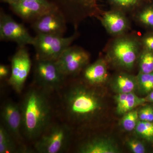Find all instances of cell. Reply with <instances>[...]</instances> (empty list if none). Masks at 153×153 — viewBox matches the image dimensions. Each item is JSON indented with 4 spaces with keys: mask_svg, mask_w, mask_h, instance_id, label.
<instances>
[{
    "mask_svg": "<svg viewBox=\"0 0 153 153\" xmlns=\"http://www.w3.org/2000/svg\"><path fill=\"white\" fill-rule=\"evenodd\" d=\"M115 6L122 9H129L137 5L142 0H109Z\"/></svg>",
    "mask_w": 153,
    "mask_h": 153,
    "instance_id": "d4e9b609",
    "label": "cell"
},
{
    "mask_svg": "<svg viewBox=\"0 0 153 153\" xmlns=\"http://www.w3.org/2000/svg\"><path fill=\"white\" fill-rule=\"evenodd\" d=\"M101 22L107 32L113 35L122 34L128 26L126 18L121 12L118 10L105 13L102 18Z\"/></svg>",
    "mask_w": 153,
    "mask_h": 153,
    "instance_id": "5bb4252c",
    "label": "cell"
},
{
    "mask_svg": "<svg viewBox=\"0 0 153 153\" xmlns=\"http://www.w3.org/2000/svg\"><path fill=\"white\" fill-rule=\"evenodd\" d=\"M8 5L11 10L18 16L31 23L55 7L50 3L36 1L18 2Z\"/></svg>",
    "mask_w": 153,
    "mask_h": 153,
    "instance_id": "7c38bea8",
    "label": "cell"
},
{
    "mask_svg": "<svg viewBox=\"0 0 153 153\" xmlns=\"http://www.w3.org/2000/svg\"><path fill=\"white\" fill-rule=\"evenodd\" d=\"M115 98L117 111L119 114H125L147 101L146 98L140 97L133 92L119 93Z\"/></svg>",
    "mask_w": 153,
    "mask_h": 153,
    "instance_id": "2e32d148",
    "label": "cell"
},
{
    "mask_svg": "<svg viewBox=\"0 0 153 153\" xmlns=\"http://www.w3.org/2000/svg\"><path fill=\"white\" fill-rule=\"evenodd\" d=\"M3 125L17 141L22 140V117L21 108L13 102H7L2 108Z\"/></svg>",
    "mask_w": 153,
    "mask_h": 153,
    "instance_id": "4fadbf2b",
    "label": "cell"
},
{
    "mask_svg": "<svg viewBox=\"0 0 153 153\" xmlns=\"http://www.w3.org/2000/svg\"><path fill=\"white\" fill-rule=\"evenodd\" d=\"M110 49L111 55L118 64L128 69L133 67L139 51L138 44L134 40L119 38L114 42Z\"/></svg>",
    "mask_w": 153,
    "mask_h": 153,
    "instance_id": "8fae6325",
    "label": "cell"
},
{
    "mask_svg": "<svg viewBox=\"0 0 153 153\" xmlns=\"http://www.w3.org/2000/svg\"><path fill=\"white\" fill-rule=\"evenodd\" d=\"M66 113L72 119H90L101 108L100 100L95 92L82 86H74L64 96Z\"/></svg>",
    "mask_w": 153,
    "mask_h": 153,
    "instance_id": "7a4b0ae2",
    "label": "cell"
},
{
    "mask_svg": "<svg viewBox=\"0 0 153 153\" xmlns=\"http://www.w3.org/2000/svg\"><path fill=\"white\" fill-rule=\"evenodd\" d=\"M66 19L76 27L78 20L92 15L97 9V0H48Z\"/></svg>",
    "mask_w": 153,
    "mask_h": 153,
    "instance_id": "8992f818",
    "label": "cell"
},
{
    "mask_svg": "<svg viewBox=\"0 0 153 153\" xmlns=\"http://www.w3.org/2000/svg\"><path fill=\"white\" fill-rule=\"evenodd\" d=\"M138 134L148 140L153 139V123L140 120L135 128Z\"/></svg>",
    "mask_w": 153,
    "mask_h": 153,
    "instance_id": "7402d4cb",
    "label": "cell"
},
{
    "mask_svg": "<svg viewBox=\"0 0 153 153\" xmlns=\"http://www.w3.org/2000/svg\"><path fill=\"white\" fill-rule=\"evenodd\" d=\"M84 79L91 85L104 82L108 76L106 64L102 59H99L92 64L88 65L83 71Z\"/></svg>",
    "mask_w": 153,
    "mask_h": 153,
    "instance_id": "9a60e30c",
    "label": "cell"
},
{
    "mask_svg": "<svg viewBox=\"0 0 153 153\" xmlns=\"http://www.w3.org/2000/svg\"><path fill=\"white\" fill-rule=\"evenodd\" d=\"M129 149L134 153H145L146 152V148L143 143L138 140L131 139L127 142Z\"/></svg>",
    "mask_w": 153,
    "mask_h": 153,
    "instance_id": "484cf974",
    "label": "cell"
},
{
    "mask_svg": "<svg viewBox=\"0 0 153 153\" xmlns=\"http://www.w3.org/2000/svg\"><path fill=\"white\" fill-rule=\"evenodd\" d=\"M139 85L145 93H149L153 90V73L140 72L137 77Z\"/></svg>",
    "mask_w": 153,
    "mask_h": 153,
    "instance_id": "603a6c76",
    "label": "cell"
},
{
    "mask_svg": "<svg viewBox=\"0 0 153 153\" xmlns=\"http://www.w3.org/2000/svg\"><path fill=\"white\" fill-rule=\"evenodd\" d=\"M147 101L153 102V90L149 94L147 97H146Z\"/></svg>",
    "mask_w": 153,
    "mask_h": 153,
    "instance_id": "4dcf8cb0",
    "label": "cell"
},
{
    "mask_svg": "<svg viewBox=\"0 0 153 153\" xmlns=\"http://www.w3.org/2000/svg\"><path fill=\"white\" fill-rule=\"evenodd\" d=\"M138 19L146 26L153 27V7H148L143 9L138 15Z\"/></svg>",
    "mask_w": 153,
    "mask_h": 153,
    "instance_id": "cb8c5ba5",
    "label": "cell"
},
{
    "mask_svg": "<svg viewBox=\"0 0 153 153\" xmlns=\"http://www.w3.org/2000/svg\"><path fill=\"white\" fill-rule=\"evenodd\" d=\"M115 86L119 93L133 92L136 86L134 79L130 75L120 74L115 79Z\"/></svg>",
    "mask_w": 153,
    "mask_h": 153,
    "instance_id": "d6986e66",
    "label": "cell"
},
{
    "mask_svg": "<svg viewBox=\"0 0 153 153\" xmlns=\"http://www.w3.org/2000/svg\"><path fill=\"white\" fill-rule=\"evenodd\" d=\"M139 118L143 121L153 122V108L147 106L141 109L139 112Z\"/></svg>",
    "mask_w": 153,
    "mask_h": 153,
    "instance_id": "4316f807",
    "label": "cell"
},
{
    "mask_svg": "<svg viewBox=\"0 0 153 153\" xmlns=\"http://www.w3.org/2000/svg\"><path fill=\"white\" fill-rule=\"evenodd\" d=\"M0 1H1V2L6 3V4H12V3L18 2L25 1H39L49 3V1H48V0H0Z\"/></svg>",
    "mask_w": 153,
    "mask_h": 153,
    "instance_id": "f546056e",
    "label": "cell"
},
{
    "mask_svg": "<svg viewBox=\"0 0 153 153\" xmlns=\"http://www.w3.org/2000/svg\"><path fill=\"white\" fill-rule=\"evenodd\" d=\"M90 55L84 49L77 46H70L56 61L58 68L66 77L72 76L88 65Z\"/></svg>",
    "mask_w": 153,
    "mask_h": 153,
    "instance_id": "9c48e42d",
    "label": "cell"
},
{
    "mask_svg": "<svg viewBox=\"0 0 153 153\" xmlns=\"http://www.w3.org/2000/svg\"><path fill=\"white\" fill-rule=\"evenodd\" d=\"M32 67L30 55L26 47L19 48L11 58V73L8 83L16 92L20 93Z\"/></svg>",
    "mask_w": 153,
    "mask_h": 153,
    "instance_id": "ba28073f",
    "label": "cell"
},
{
    "mask_svg": "<svg viewBox=\"0 0 153 153\" xmlns=\"http://www.w3.org/2000/svg\"><path fill=\"white\" fill-rule=\"evenodd\" d=\"M71 135V130L67 125L49 126L38 139L35 149L40 153L62 152L67 149Z\"/></svg>",
    "mask_w": 153,
    "mask_h": 153,
    "instance_id": "277c9868",
    "label": "cell"
},
{
    "mask_svg": "<svg viewBox=\"0 0 153 153\" xmlns=\"http://www.w3.org/2000/svg\"><path fill=\"white\" fill-rule=\"evenodd\" d=\"M82 153H117L119 152L117 147L106 140H91L82 145L79 149Z\"/></svg>",
    "mask_w": 153,
    "mask_h": 153,
    "instance_id": "e0dca14e",
    "label": "cell"
},
{
    "mask_svg": "<svg viewBox=\"0 0 153 153\" xmlns=\"http://www.w3.org/2000/svg\"><path fill=\"white\" fill-rule=\"evenodd\" d=\"M142 43L145 49L153 52V33L145 36L143 38Z\"/></svg>",
    "mask_w": 153,
    "mask_h": 153,
    "instance_id": "83f0119b",
    "label": "cell"
},
{
    "mask_svg": "<svg viewBox=\"0 0 153 153\" xmlns=\"http://www.w3.org/2000/svg\"><path fill=\"white\" fill-rule=\"evenodd\" d=\"M140 72L153 73V52L145 49L140 55Z\"/></svg>",
    "mask_w": 153,
    "mask_h": 153,
    "instance_id": "ffe728a7",
    "label": "cell"
},
{
    "mask_svg": "<svg viewBox=\"0 0 153 153\" xmlns=\"http://www.w3.org/2000/svg\"><path fill=\"white\" fill-rule=\"evenodd\" d=\"M47 91L30 89L20 106L22 132L28 140L38 139L49 126L51 110Z\"/></svg>",
    "mask_w": 153,
    "mask_h": 153,
    "instance_id": "6da1fadb",
    "label": "cell"
},
{
    "mask_svg": "<svg viewBox=\"0 0 153 153\" xmlns=\"http://www.w3.org/2000/svg\"><path fill=\"white\" fill-rule=\"evenodd\" d=\"M16 140L3 125L0 126V153H13L17 151Z\"/></svg>",
    "mask_w": 153,
    "mask_h": 153,
    "instance_id": "ac0fdd59",
    "label": "cell"
},
{
    "mask_svg": "<svg viewBox=\"0 0 153 153\" xmlns=\"http://www.w3.org/2000/svg\"><path fill=\"white\" fill-rule=\"evenodd\" d=\"M34 38L23 24L18 23L2 9L0 11V40L11 41L19 47L33 46Z\"/></svg>",
    "mask_w": 153,
    "mask_h": 153,
    "instance_id": "52a82bcc",
    "label": "cell"
},
{
    "mask_svg": "<svg viewBox=\"0 0 153 153\" xmlns=\"http://www.w3.org/2000/svg\"><path fill=\"white\" fill-rule=\"evenodd\" d=\"M34 74L36 83L47 92L59 89L66 77L60 71L56 61L52 60L36 59Z\"/></svg>",
    "mask_w": 153,
    "mask_h": 153,
    "instance_id": "5b68a950",
    "label": "cell"
},
{
    "mask_svg": "<svg viewBox=\"0 0 153 153\" xmlns=\"http://www.w3.org/2000/svg\"><path fill=\"white\" fill-rule=\"evenodd\" d=\"M74 33L68 37L51 34H37L33 46L36 52V59L56 61L77 38Z\"/></svg>",
    "mask_w": 153,
    "mask_h": 153,
    "instance_id": "3957f363",
    "label": "cell"
},
{
    "mask_svg": "<svg viewBox=\"0 0 153 153\" xmlns=\"http://www.w3.org/2000/svg\"><path fill=\"white\" fill-rule=\"evenodd\" d=\"M67 22L62 14L53 7L32 23L31 27L37 34H51L64 36Z\"/></svg>",
    "mask_w": 153,
    "mask_h": 153,
    "instance_id": "30bf717a",
    "label": "cell"
},
{
    "mask_svg": "<svg viewBox=\"0 0 153 153\" xmlns=\"http://www.w3.org/2000/svg\"><path fill=\"white\" fill-rule=\"evenodd\" d=\"M11 73V68L7 65H0V79L3 80L10 77Z\"/></svg>",
    "mask_w": 153,
    "mask_h": 153,
    "instance_id": "f1b7e54d",
    "label": "cell"
},
{
    "mask_svg": "<svg viewBox=\"0 0 153 153\" xmlns=\"http://www.w3.org/2000/svg\"><path fill=\"white\" fill-rule=\"evenodd\" d=\"M122 120V125L125 130L131 131L135 129L138 122L139 112L136 110H133L126 113Z\"/></svg>",
    "mask_w": 153,
    "mask_h": 153,
    "instance_id": "44dd1931",
    "label": "cell"
}]
</instances>
